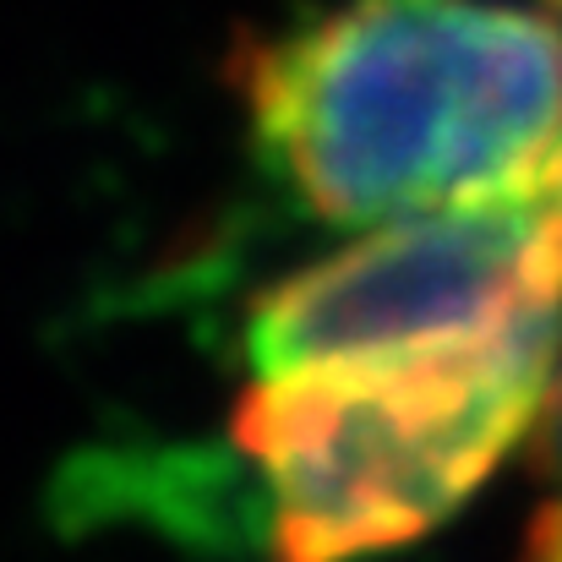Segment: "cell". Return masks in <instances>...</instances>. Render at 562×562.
I'll return each instance as SVG.
<instances>
[{"instance_id": "6da1fadb", "label": "cell", "mask_w": 562, "mask_h": 562, "mask_svg": "<svg viewBox=\"0 0 562 562\" xmlns=\"http://www.w3.org/2000/svg\"><path fill=\"white\" fill-rule=\"evenodd\" d=\"M251 154L323 224L530 170L562 137V0H328L229 55Z\"/></svg>"}, {"instance_id": "7a4b0ae2", "label": "cell", "mask_w": 562, "mask_h": 562, "mask_svg": "<svg viewBox=\"0 0 562 562\" xmlns=\"http://www.w3.org/2000/svg\"><path fill=\"white\" fill-rule=\"evenodd\" d=\"M562 317L497 339L257 376L229 415L268 562H361L431 536L536 426Z\"/></svg>"}, {"instance_id": "3957f363", "label": "cell", "mask_w": 562, "mask_h": 562, "mask_svg": "<svg viewBox=\"0 0 562 562\" xmlns=\"http://www.w3.org/2000/svg\"><path fill=\"white\" fill-rule=\"evenodd\" d=\"M562 317V137L519 176L415 207L268 284L246 312L251 372L415 356Z\"/></svg>"}, {"instance_id": "277c9868", "label": "cell", "mask_w": 562, "mask_h": 562, "mask_svg": "<svg viewBox=\"0 0 562 562\" xmlns=\"http://www.w3.org/2000/svg\"><path fill=\"white\" fill-rule=\"evenodd\" d=\"M530 431H536L530 470H536L541 503H536V519L525 530L519 562H562V367L552 372V387H547L541 415H536Z\"/></svg>"}]
</instances>
